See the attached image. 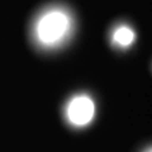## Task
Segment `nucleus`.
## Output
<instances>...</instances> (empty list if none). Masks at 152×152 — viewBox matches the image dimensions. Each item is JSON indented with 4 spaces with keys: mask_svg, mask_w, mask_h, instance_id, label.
Instances as JSON below:
<instances>
[{
    "mask_svg": "<svg viewBox=\"0 0 152 152\" xmlns=\"http://www.w3.org/2000/svg\"><path fill=\"white\" fill-rule=\"evenodd\" d=\"M74 31V18L64 7L52 5L38 14L33 24V38L45 50L62 46Z\"/></svg>",
    "mask_w": 152,
    "mask_h": 152,
    "instance_id": "1",
    "label": "nucleus"
},
{
    "mask_svg": "<svg viewBox=\"0 0 152 152\" xmlns=\"http://www.w3.org/2000/svg\"><path fill=\"white\" fill-rule=\"evenodd\" d=\"M95 115V103L88 94H79L71 99L66 107V118L75 127H85Z\"/></svg>",
    "mask_w": 152,
    "mask_h": 152,
    "instance_id": "2",
    "label": "nucleus"
},
{
    "mask_svg": "<svg viewBox=\"0 0 152 152\" xmlns=\"http://www.w3.org/2000/svg\"><path fill=\"white\" fill-rule=\"evenodd\" d=\"M136 39V33L129 26L122 24L113 31L112 42L118 48H128Z\"/></svg>",
    "mask_w": 152,
    "mask_h": 152,
    "instance_id": "3",
    "label": "nucleus"
},
{
    "mask_svg": "<svg viewBox=\"0 0 152 152\" xmlns=\"http://www.w3.org/2000/svg\"><path fill=\"white\" fill-rule=\"evenodd\" d=\"M145 152H152V147H150V148H147Z\"/></svg>",
    "mask_w": 152,
    "mask_h": 152,
    "instance_id": "4",
    "label": "nucleus"
}]
</instances>
